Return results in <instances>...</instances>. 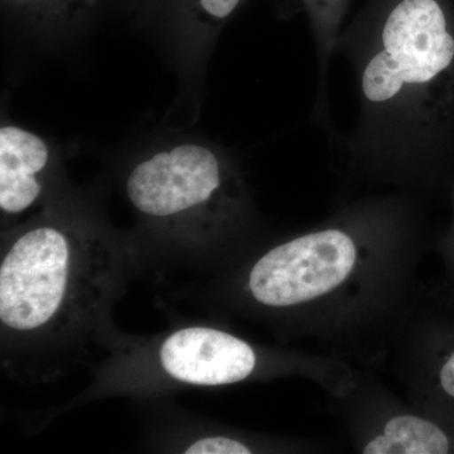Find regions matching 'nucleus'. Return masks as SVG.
Listing matches in <instances>:
<instances>
[{"mask_svg": "<svg viewBox=\"0 0 454 454\" xmlns=\"http://www.w3.org/2000/svg\"><path fill=\"white\" fill-rule=\"evenodd\" d=\"M381 42L363 76L372 103H387L406 85L434 82L453 66L454 35L438 0H402L385 22Z\"/></svg>", "mask_w": 454, "mask_h": 454, "instance_id": "f257e3e1", "label": "nucleus"}, {"mask_svg": "<svg viewBox=\"0 0 454 454\" xmlns=\"http://www.w3.org/2000/svg\"><path fill=\"white\" fill-rule=\"evenodd\" d=\"M356 247L340 230H324L274 247L250 274L254 298L270 307L315 300L345 282L356 262Z\"/></svg>", "mask_w": 454, "mask_h": 454, "instance_id": "f03ea898", "label": "nucleus"}, {"mask_svg": "<svg viewBox=\"0 0 454 454\" xmlns=\"http://www.w3.org/2000/svg\"><path fill=\"white\" fill-rule=\"evenodd\" d=\"M68 244L51 227L18 239L0 268V319L18 331L35 330L52 318L64 300Z\"/></svg>", "mask_w": 454, "mask_h": 454, "instance_id": "7ed1b4c3", "label": "nucleus"}, {"mask_svg": "<svg viewBox=\"0 0 454 454\" xmlns=\"http://www.w3.org/2000/svg\"><path fill=\"white\" fill-rule=\"evenodd\" d=\"M220 186V163L206 146L182 145L138 164L127 181L134 207L166 217L207 201Z\"/></svg>", "mask_w": 454, "mask_h": 454, "instance_id": "20e7f679", "label": "nucleus"}, {"mask_svg": "<svg viewBox=\"0 0 454 454\" xmlns=\"http://www.w3.org/2000/svg\"><path fill=\"white\" fill-rule=\"evenodd\" d=\"M160 361L172 378L203 387L243 381L255 367V354L244 340L212 328H184L160 348Z\"/></svg>", "mask_w": 454, "mask_h": 454, "instance_id": "39448f33", "label": "nucleus"}, {"mask_svg": "<svg viewBox=\"0 0 454 454\" xmlns=\"http://www.w3.org/2000/svg\"><path fill=\"white\" fill-rule=\"evenodd\" d=\"M46 142L31 131L14 125L0 129V207L20 214L41 195L35 176L49 162Z\"/></svg>", "mask_w": 454, "mask_h": 454, "instance_id": "423d86ee", "label": "nucleus"}, {"mask_svg": "<svg viewBox=\"0 0 454 454\" xmlns=\"http://www.w3.org/2000/svg\"><path fill=\"white\" fill-rule=\"evenodd\" d=\"M450 439L435 424L422 418L403 415L390 419L384 433L372 439L365 454H444Z\"/></svg>", "mask_w": 454, "mask_h": 454, "instance_id": "0eeeda50", "label": "nucleus"}, {"mask_svg": "<svg viewBox=\"0 0 454 454\" xmlns=\"http://www.w3.org/2000/svg\"><path fill=\"white\" fill-rule=\"evenodd\" d=\"M187 454H249L252 450L230 438H203L186 450Z\"/></svg>", "mask_w": 454, "mask_h": 454, "instance_id": "6e6552de", "label": "nucleus"}, {"mask_svg": "<svg viewBox=\"0 0 454 454\" xmlns=\"http://www.w3.org/2000/svg\"><path fill=\"white\" fill-rule=\"evenodd\" d=\"M200 2L210 16L223 20L235 11L240 0H200Z\"/></svg>", "mask_w": 454, "mask_h": 454, "instance_id": "1a4fd4ad", "label": "nucleus"}, {"mask_svg": "<svg viewBox=\"0 0 454 454\" xmlns=\"http://www.w3.org/2000/svg\"><path fill=\"white\" fill-rule=\"evenodd\" d=\"M439 379H441L443 390L446 391L448 395L454 397V352L452 356L448 358L447 363L442 367Z\"/></svg>", "mask_w": 454, "mask_h": 454, "instance_id": "9d476101", "label": "nucleus"}]
</instances>
